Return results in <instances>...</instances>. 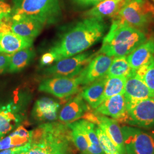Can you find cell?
<instances>
[{
  "mask_svg": "<svg viewBox=\"0 0 154 154\" xmlns=\"http://www.w3.org/2000/svg\"><path fill=\"white\" fill-rule=\"evenodd\" d=\"M107 29L103 19L88 17L77 22L51 48L55 62L83 53L103 37Z\"/></svg>",
  "mask_w": 154,
  "mask_h": 154,
  "instance_id": "6da1fadb",
  "label": "cell"
},
{
  "mask_svg": "<svg viewBox=\"0 0 154 154\" xmlns=\"http://www.w3.org/2000/svg\"><path fill=\"white\" fill-rule=\"evenodd\" d=\"M25 154H72L74 144L67 124L45 123L33 131Z\"/></svg>",
  "mask_w": 154,
  "mask_h": 154,
  "instance_id": "7a4b0ae2",
  "label": "cell"
},
{
  "mask_svg": "<svg viewBox=\"0 0 154 154\" xmlns=\"http://www.w3.org/2000/svg\"><path fill=\"white\" fill-rule=\"evenodd\" d=\"M145 33L114 18L110 30L97 54L111 57L127 56L147 39Z\"/></svg>",
  "mask_w": 154,
  "mask_h": 154,
  "instance_id": "3957f363",
  "label": "cell"
},
{
  "mask_svg": "<svg viewBox=\"0 0 154 154\" xmlns=\"http://www.w3.org/2000/svg\"><path fill=\"white\" fill-rule=\"evenodd\" d=\"M11 16L27 17L44 25L55 23L61 16L59 0H13Z\"/></svg>",
  "mask_w": 154,
  "mask_h": 154,
  "instance_id": "277c9868",
  "label": "cell"
},
{
  "mask_svg": "<svg viewBox=\"0 0 154 154\" xmlns=\"http://www.w3.org/2000/svg\"><path fill=\"white\" fill-rule=\"evenodd\" d=\"M115 18L145 33L154 22V7L148 0H128Z\"/></svg>",
  "mask_w": 154,
  "mask_h": 154,
  "instance_id": "5b68a950",
  "label": "cell"
},
{
  "mask_svg": "<svg viewBox=\"0 0 154 154\" xmlns=\"http://www.w3.org/2000/svg\"><path fill=\"white\" fill-rule=\"evenodd\" d=\"M97 54L90 52L81 53L77 55L57 61L55 65L45 70L50 77H74L77 76Z\"/></svg>",
  "mask_w": 154,
  "mask_h": 154,
  "instance_id": "8992f818",
  "label": "cell"
},
{
  "mask_svg": "<svg viewBox=\"0 0 154 154\" xmlns=\"http://www.w3.org/2000/svg\"><path fill=\"white\" fill-rule=\"evenodd\" d=\"M126 154H154V138L138 128L121 127Z\"/></svg>",
  "mask_w": 154,
  "mask_h": 154,
  "instance_id": "52a82bcc",
  "label": "cell"
},
{
  "mask_svg": "<svg viewBox=\"0 0 154 154\" xmlns=\"http://www.w3.org/2000/svg\"><path fill=\"white\" fill-rule=\"evenodd\" d=\"M80 83L78 77H53L44 80L39 86V91L64 98L78 93Z\"/></svg>",
  "mask_w": 154,
  "mask_h": 154,
  "instance_id": "ba28073f",
  "label": "cell"
},
{
  "mask_svg": "<svg viewBox=\"0 0 154 154\" xmlns=\"http://www.w3.org/2000/svg\"><path fill=\"white\" fill-rule=\"evenodd\" d=\"M127 110L125 123L144 128L154 126V97L128 105Z\"/></svg>",
  "mask_w": 154,
  "mask_h": 154,
  "instance_id": "9c48e42d",
  "label": "cell"
},
{
  "mask_svg": "<svg viewBox=\"0 0 154 154\" xmlns=\"http://www.w3.org/2000/svg\"><path fill=\"white\" fill-rule=\"evenodd\" d=\"M83 119L100 127L115 144L121 154H126L123 134L119 122L116 119L96 113L87 111L82 116Z\"/></svg>",
  "mask_w": 154,
  "mask_h": 154,
  "instance_id": "30bf717a",
  "label": "cell"
},
{
  "mask_svg": "<svg viewBox=\"0 0 154 154\" xmlns=\"http://www.w3.org/2000/svg\"><path fill=\"white\" fill-rule=\"evenodd\" d=\"M77 75L80 85H88L107 75L112 61V57L97 54Z\"/></svg>",
  "mask_w": 154,
  "mask_h": 154,
  "instance_id": "8fae6325",
  "label": "cell"
},
{
  "mask_svg": "<svg viewBox=\"0 0 154 154\" xmlns=\"http://www.w3.org/2000/svg\"><path fill=\"white\" fill-rule=\"evenodd\" d=\"M94 112L125 123L127 117L126 100L124 94H118L104 100Z\"/></svg>",
  "mask_w": 154,
  "mask_h": 154,
  "instance_id": "7c38bea8",
  "label": "cell"
},
{
  "mask_svg": "<svg viewBox=\"0 0 154 154\" xmlns=\"http://www.w3.org/2000/svg\"><path fill=\"white\" fill-rule=\"evenodd\" d=\"M127 106L154 97L143 80L135 72L127 78L124 94Z\"/></svg>",
  "mask_w": 154,
  "mask_h": 154,
  "instance_id": "4fadbf2b",
  "label": "cell"
},
{
  "mask_svg": "<svg viewBox=\"0 0 154 154\" xmlns=\"http://www.w3.org/2000/svg\"><path fill=\"white\" fill-rule=\"evenodd\" d=\"M11 18V32L30 40L34 41L44 27L41 22L27 17L13 16Z\"/></svg>",
  "mask_w": 154,
  "mask_h": 154,
  "instance_id": "5bb4252c",
  "label": "cell"
},
{
  "mask_svg": "<svg viewBox=\"0 0 154 154\" xmlns=\"http://www.w3.org/2000/svg\"><path fill=\"white\" fill-rule=\"evenodd\" d=\"M88 110V106L79 94L66 103L60 112L59 119L63 123H71L82 118Z\"/></svg>",
  "mask_w": 154,
  "mask_h": 154,
  "instance_id": "9a60e30c",
  "label": "cell"
},
{
  "mask_svg": "<svg viewBox=\"0 0 154 154\" xmlns=\"http://www.w3.org/2000/svg\"><path fill=\"white\" fill-rule=\"evenodd\" d=\"M154 38L147 39L140 45L130 54L127 60L130 66L135 70L149 64L154 58Z\"/></svg>",
  "mask_w": 154,
  "mask_h": 154,
  "instance_id": "2e32d148",
  "label": "cell"
},
{
  "mask_svg": "<svg viewBox=\"0 0 154 154\" xmlns=\"http://www.w3.org/2000/svg\"><path fill=\"white\" fill-rule=\"evenodd\" d=\"M128 0H105L84 13L86 18H115Z\"/></svg>",
  "mask_w": 154,
  "mask_h": 154,
  "instance_id": "e0dca14e",
  "label": "cell"
},
{
  "mask_svg": "<svg viewBox=\"0 0 154 154\" xmlns=\"http://www.w3.org/2000/svg\"><path fill=\"white\" fill-rule=\"evenodd\" d=\"M33 43V40L22 37L11 31L0 33V53L11 55L32 47Z\"/></svg>",
  "mask_w": 154,
  "mask_h": 154,
  "instance_id": "ac0fdd59",
  "label": "cell"
},
{
  "mask_svg": "<svg viewBox=\"0 0 154 154\" xmlns=\"http://www.w3.org/2000/svg\"><path fill=\"white\" fill-rule=\"evenodd\" d=\"M60 107V104L53 99L42 98L35 102L33 115L41 121H53L57 119Z\"/></svg>",
  "mask_w": 154,
  "mask_h": 154,
  "instance_id": "d6986e66",
  "label": "cell"
},
{
  "mask_svg": "<svg viewBox=\"0 0 154 154\" xmlns=\"http://www.w3.org/2000/svg\"><path fill=\"white\" fill-rule=\"evenodd\" d=\"M107 77L106 75L87 85L81 93L83 99L92 109H97L103 102Z\"/></svg>",
  "mask_w": 154,
  "mask_h": 154,
  "instance_id": "ffe728a7",
  "label": "cell"
},
{
  "mask_svg": "<svg viewBox=\"0 0 154 154\" xmlns=\"http://www.w3.org/2000/svg\"><path fill=\"white\" fill-rule=\"evenodd\" d=\"M21 116L13 104L0 106V134L5 136L20 123Z\"/></svg>",
  "mask_w": 154,
  "mask_h": 154,
  "instance_id": "44dd1931",
  "label": "cell"
},
{
  "mask_svg": "<svg viewBox=\"0 0 154 154\" xmlns=\"http://www.w3.org/2000/svg\"><path fill=\"white\" fill-rule=\"evenodd\" d=\"M32 131H28L24 127H18L8 137L0 139V151L23 146L29 142Z\"/></svg>",
  "mask_w": 154,
  "mask_h": 154,
  "instance_id": "7402d4cb",
  "label": "cell"
},
{
  "mask_svg": "<svg viewBox=\"0 0 154 154\" xmlns=\"http://www.w3.org/2000/svg\"><path fill=\"white\" fill-rule=\"evenodd\" d=\"M35 56V51L31 48L21 50L11 54L8 72H16L28 66Z\"/></svg>",
  "mask_w": 154,
  "mask_h": 154,
  "instance_id": "603a6c76",
  "label": "cell"
},
{
  "mask_svg": "<svg viewBox=\"0 0 154 154\" xmlns=\"http://www.w3.org/2000/svg\"><path fill=\"white\" fill-rule=\"evenodd\" d=\"M78 123L85 133L88 145V154H105L99 144L95 131V125L85 119L78 121Z\"/></svg>",
  "mask_w": 154,
  "mask_h": 154,
  "instance_id": "cb8c5ba5",
  "label": "cell"
},
{
  "mask_svg": "<svg viewBox=\"0 0 154 154\" xmlns=\"http://www.w3.org/2000/svg\"><path fill=\"white\" fill-rule=\"evenodd\" d=\"M135 72L130 66L126 56L114 57L108 70L107 77H123L127 78Z\"/></svg>",
  "mask_w": 154,
  "mask_h": 154,
  "instance_id": "d4e9b609",
  "label": "cell"
},
{
  "mask_svg": "<svg viewBox=\"0 0 154 154\" xmlns=\"http://www.w3.org/2000/svg\"><path fill=\"white\" fill-rule=\"evenodd\" d=\"M126 79V78L123 77H107L103 102L116 95L124 94Z\"/></svg>",
  "mask_w": 154,
  "mask_h": 154,
  "instance_id": "484cf974",
  "label": "cell"
},
{
  "mask_svg": "<svg viewBox=\"0 0 154 154\" xmlns=\"http://www.w3.org/2000/svg\"><path fill=\"white\" fill-rule=\"evenodd\" d=\"M72 131V142L74 146L83 154H88V145L86 135L79 126L78 121L67 124Z\"/></svg>",
  "mask_w": 154,
  "mask_h": 154,
  "instance_id": "4316f807",
  "label": "cell"
},
{
  "mask_svg": "<svg viewBox=\"0 0 154 154\" xmlns=\"http://www.w3.org/2000/svg\"><path fill=\"white\" fill-rule=\"evenodd\" d=\"M95 131L99 140L100 146L104 154H121L115 144L100 127L95 126Z\"/></svg>",
  "mask_w": 154,
  "mask_h": 154,
  "instance_id": "83f0119b",
  "label": "cell"
},
{
  "mask_svg": "<svg viewBox=\"0 0 154 154\" xmlns=\"http://www.w3.org/2000/svg\"><path fill=\"white\" fill-rule=\"evenodd\" d=\"M142 79L154 97V58L149 63L147 70Z\"/></svg>",
  "mask_w": 154,
  "mask_h": 154,
  "instance_id": "f1b7e54d",
  "label": "cell"
},
{
  "mask_svg": "<svg viewBox=\"0 0 154 154\" xmlns=\"http://www.w3.org/2000/svg\"><path fill=\"white\" fill-rule=\"evenodd\" d=\"M11 57V54L0 53V74L8 71Z\"/></svg>",
  "mask_w": 154,
  "mask_h": 154,
  "instance_id": "f546056e",
  "label": "cell"
},
{
  "mask_svg": "<svg viewBox=\"0 0 154 154\" xmlns=\"http://www.w3.org/2000/svg\"><path fill=\"white\" fill-rule=\"evenodd\" d=\"M30 147L29 143H26V144L19 146V147H16L11 149H6L2 151H0V154H17L22 152H26L27 151Z\"/></svg>",
  "mask_w": 154,
  "mask_h": 154,
  "instance_id": "4dcf8cb0",
  "label": "cell"
},
{
  "mask_svg": "<svg viewBox=\"0 0 154 154\" xmlns=\"http://www.w3.org/2000/svg\"><path fill=\"white\" fill-rule=\"evenodd\" d=\"M11 11V6L5 2L4 1H0V20L10 16Z\"/></svg>",
  "mask_w": 154,
  "mask_h": 154,
  "instance_id": "1f68e13d",
  "label": "cell"
},
{
  "mask_svg": "<svg viewBox=\"0 0 154 154\" xmlns=\"http://www.w3.org/2000/svg\"><path fill=\"white\" fill-rule=\"evenodd\" d=\"M55 62V57L51 52L46 53L41 58V65L42 66L50 65Z\"/></svg>",
  "mask_w": 154,
  "mask_h": 154,
  "instance_id": "d6a6232c",
  "label": "cell"
},
{
  "mask_svg": "<svg viewBox=\"0 0 154 154\" xmlns=\"http://www.w3.org/2000/svg\"><path fill=\"white\" fill-rule=\"evenodd\" d=\"M105 0H83L81 5H96Z\"/></svg>",
  "mask_w": 154,
  "mask_h": 154,
  "instance_id": "836d02e7",
  "label": "cell"
},
{
  "mask_svg": "<svg viewBox=\"0 0 154 154\" xmlns=\"http://www.w3.org/2000/svg\"><path fill=\"white\" fill-rule=\"evenodd\" d=\"M83 0H75V1L77 2V3H78V4H81V2H82Z\"/></svg>",
  "mask_w": 154,
  "mask_h": 154,
  "instance_id": "e575fe53",
  "label": "cell"
},
{
  "mask_svg": "<svg viewBox=\"0 0 154 154\" xmlns=\"http://www.w3.org/2000/svg\"><path fill=\"white\" fill-rule=\"evenodd\" d=\"M4 137H5V136H4L3 135H2V134H0V139H1L2 138H4Z\"/></svg>",
  "mask_w": 154,
  "mask_h": 154,
  "instance_id": "d590c367",
  "label": "cell"
},
{
  "mask_svg": "<svg viewBox=\"0 0 154 154\" xmlns=\"http://www.w3.org/2000/svg\"><path fill=\"white\" fill-rule=\"evenodd\" d=\"M17 154H25V152H20V153Z\"/></svg>",
  "mask_w": 154,
  "mask_h": 154,
  "instance_id": "8d00e7d4",
  "label": "cell"
},
{
  "mask_svg": "<svg viewBox=\"0 0 154 154\" xmlns=\"http://www.w3.org/2000/svg\"><path fill=\"white\" fill-rule=\"evenodd\" d=\"M152 137H153V138H154V132H153V134H152Z\"/></svg>",
  "mask_w": 154,
  "mask_h": 154,
  "instance_id": "74e56055",
  "label": "cell"
},
{
  "mask_svg": "<svg viewBox=\"0 0 154 154\" xmlns=\"http://www.w3.org/2000/svg\"><path fill=\"white\" fill-rule=\"evenodd\" d=\"M4 1V0H0V1Z\"/></svg>",
  "mask_w": 154,
  "mask_h": 154,
  "instance_id": "f35d334b",
  "label": "cell"
},
{
  "mask_svg": "<svg viewBox=\"0 0 154 154\" xmlns=\"http://www.w3.org/2000/svg\"></svg>",
  "mask_w": 154,
  "mask_h": 154,
  "instance_id": "ab89813d",
  "label": "cell"
}]
</instances>
